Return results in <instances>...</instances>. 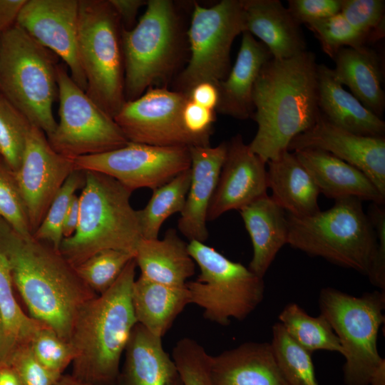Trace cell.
<instances>
[{
  "label": "cell",
  "instance_id": "obj_51",
  "mask_svg": "<svg viewBox=\"0 0 385 385\" xmlns=\"http://www.w3.org/2000/svg\"><path fill=\"white\" fill-rule=\"evenodd\" d=\"M16 346V344L8 333L0 310V366L9 364V359Z\"/></svg>",
  "mask_w": 385,
  "mask_h": 385
},
{
  "label": "cell",
  "instance_id": "obj_11",
  "mask_svg": "<svg viewBox=\"0 0 385 385\" xmlns=\"http://www.w3.org/2000/svg\"><path fill=\"white\" fill-rule=\"evenodd\" d=\"M245 31L242 0H222L210 7L194 3L186 32L190 57L186 67L175 78V91L188 96L199 83L217 86L231 69L233 41Z\"/></svg>",
  "mask_w": 385,
  "mask_h": 385
},
{
  "label": "cell",
  "instance_id": "obj_54",
  "mask_svg": "<svg viewBox=\"0 0 385 385\" xmlns=\"http://www.w3.org/2000/svg\"><path fill=\"white\" fill-rule=\"evenodd\" d=\"M369 385H385V365L378 370Z\"/></svg>",
  "mask_w": 385,
  "mask_h": 385
},
{
  "label": "cell",
  "instance_id": "obj_3",
  "mask_svg": "<svg viewBox=\"0 0 385 385\" xmlns=\"http://www.w3.org/2000/svg\"><path fill=\"white\" fill-rule=\"evenodd\" d=\"M136 263L130 260L105 292L85 302L75 318L69 342L72 376L91 385H115L122 354L137 321L132 304Z\"/></svg>",
  "mask_w": 385,
  "mask_h": 385
},
{
  "label": "cell",
  "instance_id": "obj_53",
  "mask_svg": "<svg viewBox=\"0 0 385 385\" xmlns=\"http://www.w3.org/2000/svg\"><path fill=\"white\" fill-rule=\"evenodd\" d=\"M54 385H91L85 383L71 374H62L56 381Z\"/></svg>",
  "mask_w": 385,
  "mask_h": 385
},
{
  "label": "cell",
  "instance_id": "obj_28",
  "mask_svg": "<svg viewBox=\"0 0 385 385\" xmlns=\"http://www.w3.org/2000/svg\"><path fill=\"white\" fill-rule=\"evenodd\" d=\"M267 183L271 197L288 214L306 216L319 211V190L312 177L294 153L286 150L270 160Z\"/></svg>",
  "mask_w": 385,
  "mask_h": 385
},
{
  "label": "cell",
  "instance_id": "obj_27",
  "mask_svg": "<svg viewBox=\"0 0 385 385\" xmlns=\"http://www.w3.org/2000/svg\"><path fill=\"white\" fill-rule=\"evenodd\" d=\"M337 81L371 113L381 118L385 108L382 66L377 52L367 46L341 48L333 59Z\"/></svg>",
  "mask_w": 385,
  "mask_h": 385
},
{
  "label": "cell",
  "instance_id": "obj_2",
  "mask_svg": "<svg viewBox=\"0 0 385 385\" xmlns=\"http://www.w3.org/2000/svg\"><path fill=\"white\" fill-rule=\"evenodd\" d=\"M317 65L315 54L307 50L287 59L272 58L261 69L252 93L257 130L248 145L266 163L317 121Z\"/></svg>",
  "mask_w": 385,
  "mask_h": 385
},
{
  "label": "cell",
  "instance_id": "obj_26",
  "mask_svg": "<svg viewBox=\"0 0 385 385\" xmlns=\"http://www.w3.org/2000/svg\"><path fill=\"white\" fill-rule=\"evenodd\" d=\"M134 260L140 276L169 286L185 287L195 271L188 244L174 229L168 230L162 240L141 238Z\"/></svg>",
  "mask_w": 385,
  "mask_h": 385
},
{
  "label": "cell",
  "instance_id": "obj_33",
  "mask_svg": "<svg viewBox=\"0 0 385 385\" xmlns=\"http://www.w3.org/2000/svg\"><path fill=\"white\" fill-rule=\"evenodd\" d=\"M270 344L279 367L289 385H319L312 353L297 344L279 322L272 327Z\"/></svg>",
  "mask_w": 385,
  "mask_h": 385
},
{
  "label": "cell",
  "instance_id": "obj_20",
  "mask_svg": "<svg viewBox=\"0 0 385 385\" xmlns=\"http://www.w3.org/2000/svg\"><path fill=\"white\" fill-rule=\"evenodd\" d=\"M212 385H289L267 342H245L210 356Z\"/></svg>",
  "mask_w": 385,
  "mask_h": 385
},
{
  "label": "cell",
  "instance_id": "obj_7",
  "mask_svg": "<svg viewBox=\"0 0 385 385\" xmlns=\"http://www.w3.org/2000/svg\"><path fill=\"white\" fill-rule=\"evenodd\" d=\"M57 59L16 24L0 36V93L47 137L57 125Z\"/></svg>",
  "mask_w": 385,
  "mask_h": 385
},
{
  "label": "cell",
  "instance_id": "obj_29",
  "mask_svg": "<svg viewBox=\"0 0 385 385\" xmlns=\"http://www.w3.org/2000/svg\"><path fill=\"white\" fill-rule=\"evenodd\" d=\"M161 339L137 323L125 347L123 369L116 384L166 385L178 371Z\"/></svg>",
  "mask_w": 385,
  "mask_h": 385
},
{
  "label": "cell",
  "instance_id": "obj_55",
  "mask_svg": "<svg viewBox=\"0 0 385 385\" xmlns=\"http://www.w3.org/2000/svg\"><path fill=\"white\" fill-rule=\"evenodd\" d=\"M166 385H183V384L178 373H177L167 382Z\"/></svg>",
  "mask_w": 385,
  "mask_h": 385
},
{
  "label": "cell",
  "instance_id": "obj_49",
  "mask_svg": "<svg viewBox=\"0 0 385 385\" xmlns=\"http://www.w3.org/2000/svg\"><path fill=\"white\" fill-rule=\"evenodd\" d=\"M26 0H0V36L16 25Z\"/></svg>",
  "mask_w": 385,
  "mask_h": 385
},
{
  "label": "cell",
  "instance_id": "obj_34",
  "mask_svg": "<svg viewBox=\"0 0 385 385\" xmlns=\"http://www.w3.org/2000/svg\"><path fill=\"white\" fill-rule=\"evenodd\" d=\"M0 310L11 338L16 345L29 344L42 324L25 314L14 294L10 267L0 250Z\"/></svg>",
  "mask_w": 385,
  "mask_h": 385
},
{
  "label": "cell",
  "instance_id": "obj_40",
  "mask_svg": "<svg viewBox=\"0 0 385 385\" xmlns=\"http://www.w3.org/2000/svg\"><path fill=\"white\" fill-rule=\"evenodd\" d=\"M384 0H341L340 13L359 32L367 44L384 37Z\"/></svg>",
  "mask_w": 385,
  "mask_h": 385
},
{
  "label": "cell",
  "instance_id": "obj_16",
  "mask_svg": "<svg viewBox=\"0 0 385 385\" xmlns=\"http://www.w3.org/2000/svg\"><path fill=\"white\" fill-rule=\"evenodd\" d=\"M79 0H26L16 25L61 58L83 91L86 81L78 56Z\"/></svg>",
  "mask_w": 385,
  "mask_h": 385
},
{
  "label": "cell",
  "instance_id": "obj_46",
  "mask_svg": "<svg viewBox=\"0 0 385 385\" xmlns=\"http://www.w3.org/2000/svg\"><path fill=\"white\" fill-rule=\"evenodd\" d=\"M287 9L299 25H307L339 13L341 0H289Z\"/></svg>",
  "mask_w": 385,
  "mask_h": 385
},
{
  "label": "cell",
  "instance_id": "obj_5",
  "mask_svg": "<svg viewBox=\"0 0 385 385\" xmlns=\"http://www.w3.org/2000/svg\"><path fill=\"white\" fill-rule=\"evenodd\" d=\"M125 101L153 86L164 85L178 70L183 54L184 33L175 3L149 0L138 23L122 29Z\"/></svg>",
  "mask_w": 385,
  "mask_h": 385
},
{
  "label": "cell",
  "instance_id": "obj_13",
  "mask_svg": "<svg viewBox=\"0 0 385 385\" xmlns=\"http://www.w3.org/2000/svg\"><path fill=\"white\" fill-rule=\"evenodd\" d=\"M73 160L76 170L106 174L132 192L143 188L153 190L191 165L188 146H155L132 142L113 150Z\"/></svg>",
  "mask_w": 385,
  "mask_h": 385
},
{
  "label": "cell",
  "instance_id": "obj_23",
  "mask_svg": "<svg viewBox=\"0 0 385 385\" xmlns=\"http://www.w3.org/2000/svg\"><path fill=\"white\" fill-rule=\"evenodd\" d=\"M246 31L256 36L274 59H287L307 51L301 27L279 0H242Z\"/></svg>",
  "mask_w": 385,
  "mask_h": 385
},
{
  "label": "cell",
  "instance_id": "obj_47",
  "mask_svg": "<svg viewBox=\"0 0 385 385\" xmlns=\"http://www.w3.org/2000/svg\"><path fill=\"white\" fill-rule=\"evenodd\" d=\"M188 96L194 103L215 111L219 101L217 86L210 82L199 83L190 90Z\"/></svg>",
  "mask_w": 385,
  "mask_h": 385
},
{
  "label": "cell",
  "instance_id": "obj_36",
  "mask_svg": "<svg viewBox=\"0 0 385 385\" xmlns=\"http://www.w3.org/2000/svg\"><path fill=\"white\" fill-rule=\"evenodd\" d=\"M134 257L133 254L123 250H105L97 252L75 268L83 282L98 295L115 283Z\"/></svg>",
  "mask_w": 385,
  "mask_h": 385
},
{
  "label": "cell",
  "instance_id": "obj_19",
  "mask_svg": "<svg viewBox=\"0 0 385 385\" xmlns=\"http://www.w3.org/2000/svg\"><path fill=\"white\" fill-rule=\"evenodd\" d=\"M189 148L190 183L178 227L190 241L204 242L208 237L207 212L225 158L227 143L215 147L191 146Z\"/></svg>",
  "mask_w": 385,
  "mask_h": 385
},
{
  "label": "cell",
  "instance_id": "obj_21",
  "mask_svg": "<svg viewBox=\"0 0 385 385\" xmlns=\"http://www.w3.org/2000/svg\"><path fill=\"white\" fill-rule=\"evenodd\" d=\"M308 170L319 192L334 200L355 197L384 205L383 195L360 170L332 154L314 148L293 152Z\"/></svg>",
  "mask_w": 385,
  "mask_h": 385
},
{
  "label": "cell",
  "instance_id": "obj_38",
  "mask_svg": "<svg viewBox=\"0 0 385 385\" xmlns=\"http://www.w3.org/2000/svg\"><path fill=\"white\" fill-rule=\"evenodd\" d=\"M306 26L320 42L322 51L332 59L342 48L367 46L365 36L355 29L340 12Z\"/></svg>",
  "mask_w": 385,
  "mask_h": 385
},
{
  "label": "cell",
  "instance_id": "obj_10",
  "mask_svg": "<svg viewBox=\"0 0 385 385\" xmlns=\"http://www.w3.org/2000/svg\"><path fill=\"white\" fill-rule=\"evenodd\" d=\"M188 248L200 273L185 286L190 303L203 309L205 319L228 325L231 319H245L262 302L263 278L204 242L190 241Z\"/></svg>",
  "mask_w": 385,
  "mask_h": 385
},
{
  "label": "cell",
  "instance_id": "obj_44",
  "mask_svg": "<svg viewBox=\"0 0 385 385\" xmlns=\"http://www.w3.org/2000/svg\"><path fill=\"white\" fill-rule=\"evenodd\" d=\"M181 117L185 130L200 145H210L212 125L216 119L215 111L201 106L188 98L183 106Z\"/></svg>",
  "mask_w": 385,
  "mask_h": 385
},
{
  "label": "cell",
  "instance_id": "obj_8",
  "mask_svg": "<svg viewBox=\"0 0 385 385\" xmlns=\"http://www.w3.org/2000/svg\"><path fill=\"white\" fill-rule=\"evenodd\" d=\"M121 31L109 0H79L78 56L85 92L112 118L125 102Z\"/></svg>",
  "mask_w": 385,
  "mask_h": 385
},
{
  "label": "cell",
  "instance_id": "obj_45",
  "mask_svg": "<svg viewBox=\"0 0 385 385\" xmlns=\"http://www.w3.org/2000/svg\"><path fill=\"white\" fill-rule=\"evenodd\" d=\"M381 206L372 203L368 215L376 234L377 246L367 276L374 285L385 290V210Z\"/></svg>",
  "mask_w": 385,
  "mask_h": 385
},
{
  "label": "cell",
  "instance_id": "obj_18",
  "mask_svg": "<svg viewBox=\"0 0 385 385\" xmlns=\"http://www.w3.org/2000/svg\"><path fill=\"white\" fill-rule=\"evenodd\" d=\"M266 164L244 143L240 134L227 142L225 158L210 203L207 221L230 210H239L267 195Z\"/></svg>",
  "mask_w": 385,
  "mask_h": 385
},
{
  "label": "cell",
  "instance_id": "obj_37",
  "mask_svg": "<svg viewBox=\"0 0 385 385\" xmlns=\"http://www.w3.org/2000/svg\"><path fill=\"white\" fill-rule=\"evenodd\" d=\"M85 171L75 170L66 179L53 202L43 221L33 236L59 250L63 239L62 228L65 217L76 192L83 188Z\"/></svg>",
  "mask_w": 385,
  "mask_h": 385
},
{
  "label": "cell",
  "instance_id": "obj_30",
  "mask_svg": "<svg viewBox=\"0 0 385 385\" xmlns=\"http://www.w3.org/2000/svg\"><path fill=\"white\" fill-rule=\"evenodd\" d=\"M190 303L186 286L163 284L140 275L134 282L132 304L137 323L157 337L162 338L165 334Z\"/></svg>",
  "mask_w": 385,
  "mask_h": 385
},
{
  "label": "cell",
  "instance_id": "obj_32",
  "mask_svg": "<svg viewBox=\"0 0 385 385\" xmlns=\"http://www.w3.org/2000/svg\"><path fill=\"white\" fill-rule=\"evenodd\" d=\"M279 320L289 337L307 351L327 350L342 354L339 340L322 314L312 317L297 304L289 303L279 314Z\"/></svg>",
  "mask_w": 385,
  "mask_h": 385
},
{
  "label": "cell",
  "instance_id": "obj_12",
  "mask_svg": "<svg viewBox=\"0 0 385 385\" xmlns=\"http://www.w3.org/2000/svg\"><path fill=\"white\" fill-rule=\"evenodd\" d=\"M57 85L59 121L47 137L55 151L74 160L129 143L113 118L73 81L65 65L57 67Z\"/></svg>",
  "mask_w": 385,
  "mask_h": 385
},
{
  "label": "cell",
  "instance_id": "obj_4",
  "mask_svg": "<svg viewBox=\"0 0 385 385\" xmlns=\"http://www.w3.org/2000/svg\"><path fill=\"white\" fill-rule=\"evenodd\" d=\"M79 198V222L74 234L63 238L59 251L76 267L98 252L119 250L135 255L142 238L132 191L112 177L85 171Z\"/></svg>",
  "mask_w": 385,
  "mask_h": 385
},
{
  "label": "cell",
  "instance_id": "obj_31",
  "mask_svg": "<svg viewBox=\"0 0 385 385\" xmlns=\"http://www.w3.org/2000/svg\"><path fill=\"white\" fill-rule=\"evenodd\" d=\"M190 178V168L153 190L145 207L136 210L142 238H158L163 223L174 213H181L185 207Z\"/></svg>",
  "mask_w": 385,
  "mask_h": 385
},
{
  "label": "cell",
  "instance_id": "obj_22",
  "mask_svg": "<svg viewBox=\"0 0 385 385\" xmlns=\"http://www.w3.org/2000/svg\"><path fill=\"white\" fill-rule=\"evenodd\" d=\"M235 63L227 76L217 84L219 101L215 111L245 120L254 113L252 93L264 65L272 58L268 48L251 34H242Z\"/></svg>",
  "mask_w": 385,
  "mask_h": 385
},
{
  "label": "cell",
  "instance_id": "obj_43",
  "mask_svg": "<svg viewBox=\"0 0 385 385\" xmlns=\"http://www.w3.org/2000/svg\"><path fill=\"white\" fill-rule=\"evenodd\" d=\"M9 365L23 385H54L58 376L46 369L34 357L28 344L17 345Z\"/></svg>",
  "mask_w": 385,
  "mask_h": 385
},
{
  "label": "cell",
  "instance_id": "obj_35",
  "mask_svg": "<svg viewBox=\"0 0 385 385\" xmlns=\"http://www.w3.org/2000/svg\"><path fill=\"white\" fill-rule=\"evenodd\" d=\"M32 124L0 93V158L15 173Z\"/></svg>",
  "mask_w": 385,
  "mask_h": 385
},
{
  "label": "cell",
  "instance_id": "obj_17",
  "mask_svg": "<svg viewBox=\"0 0 385 385\" xmlns=\"http://www.w3.org/2000/svg\"><path fill=\"white\" fill-rule=\"evenodd\" d=\"M314 148L328 152L362 171L385 196V138L359 135L339 128L321 113L308 130L295 136L289 151Z\"/></svg>",
  "mask_w": 385,
  "mask_h": 385
},
{
  "label": "cell",
  "instance_id": "obj_9",
  "mask_svg": "<svg viewBox=\"0 0 385 385\" xmlns=\"http://www.w3.org/2000/svg\"><path fill=\"white\" fill-rule=\"evenodd\" d=\"M319 309L337 336L345 358L346 385H369L385 365L377 349L380 327L384 323L385 291L355 297L333 288L320 292Z\"/></svg>",
  "mask_w": 385,
  "mask_h": 385
},
{
  "label": "cell",
  "instance_id": "obj_14",
  "mask_svg": "<svg viewBox=\"0 0 385 385\" xmlns=\"http://www.w3.org/2000/svg\"><path fill=\"white\" fill-rule=\"evenodd\" d=\"M188 96L166 87L148 88L125 101L113 119L129 142L155 146H202L185 129L182 110Z\"/></svg>",
  "mask_w": 385,
  "mask_h": 385
},
{
  "label": "cell",
  "instance_id": "obj_42",
  "mask_svg": "<svg viewBox=\"0 0 385 385\" xmlns=\"http://www.w3.org/2000/svg\"><path fill=\"white\" fill-rule=\"evenodd\" d=\"M0 217L21 235H33L14 173L1 158Z\"/></svg>",
  "mask_w": 385,
  "mask_h": 385
},
{
  "label": "cell",
  "instance_id": "obj_15",
  "mask_svg": "<svg viewBox=\"0 0 385 385\" xmlns=\"http://www.w3.org/2000/svg\"><path fill=\"white\" fill-rule=\"evenodd\" d=\"M74 160L53 150L46 135L32 125L15 179L34 234L56 194L75 170Z\"/></svg>",
  "mask_w": 385,
  "mask_h": 385
},
{
  "label": "cell",
  "instance_id": "obj_24",
  "mask_svg": "<svg viewBox=\"0 0 385 385\" xmlns=\"http://www.w3.org/2000/svg\"><path fill=\"white\" fill-rule=\"evenodd\" d=\"M239 211L253 247L248 268L263 278L278 252L288 242L287 215L267 194Z\"/></svg>",
  "mask_w": 385,
  "mask_h": 385
},
{
  "label": "cell",
  "instance_id": "obj_25",
  "mask_svg": "<svg viewBox=\"0 0 385 385\" xmlns=\"http://www.w3.org/2000/svg\"><path fill=\"white\" fill-rule=\"evenodd\" d=\"M317 82L319 109L326 120L356 135L384 137L385 122L344 88L333 68L318 64Z\"/></svg>",
  "mask_w": 385,
  "mask_h": 385
},
{
  "label": "cell",
  "instance_id": "obj_50",
  "mask_svg": "<svg viewBox=\"0 0 385 385\" xmlns=\"http://www.w3.org/2000/svg\"><path fill=\"white\" fill-rule=\"evenodd\" d=\"M79 198L76 195L73 197L63 225V238L71 237L76 232L79 222Z\"/></svg>",
  "mask_w": 385,
  "mask_h": 385
},
{
  "label": "cell",
  "instance_id": "obj_41",
  "mask_svg": "<svg viewBox=\"0 0 385 385\" xmlns=\"http://www.w3.org/2000/svg\"><path fill=\"white\" fill-rule=\"evenodd\" d=\"M172 359L183 385H212L210 355L194 339L179 340L173 349Z\"/></svg>",
  "mask_w": 385,
  "mask_h": 385
},
{
  "label": "cell",
  "instance_id": "obj_6",
  "mask_svg": "<svg viewBox=\"0 0 385 385\" xmlns=\"http://www.w3.org/2000/svg\"><path fill=\"white\" fill-rule=\"evenodd\" d=\"M361 202L346 197L335 200L327 210L309 215L287 214V244L309 255L368 275L377 240Z\"/></svg>",
  "mask_w": 385,
  "mask_h": 385
},
{
  "label": "cell",
  "instance_id": "obj_1",
  "mask_svg": "<svg viewBox=\"0 0 385 385\" xmlns=\"http://www.w3.org/2000/svg\"><path fill=\"white\" fill-rule=\"evenodd\" d=\"M0 250L29 316L69 342L81 306L97 296L59 250L17 232L0 217Z\"/></svg>",
  "mask_w": 385,
  "mask_h": 385
},
{
  "label": "cell",
  "instance_id": "obj_39",
  "mask_svg": "<svg viewBox=\"0 0 385 385\" xmlns=\"http://www.w3.org/2000/svg\"><path fill=\"white\" fill-rule=\"evenodd\" d=\"M34 357L46 369L60 376L74 359L71 343L44 324L37 329L28 344Z\"/></svg>",
  "mask_w": 385,
  "mask_h": 385
},
{
  "label": "cell",
  "instance_id": "obj_52",
  "mask_svg": "<svg viewBox=\"0 0 385 385\" xmlns=\"http://www.w3.org/2000/svg\"><path fill=\"white\" fill-rule=\"evenodd\" d=\"M0 385H23L16 372L9 364L0 366Z\"/></svg>",
  "mask_w": 385,
  "mask_h": 385
},
{
  "label": "cell",
  "instance_id": "obj_48",
  "mask_svg": "<svg viewBox=\"0 0 385 385\" xmlns=\"http://www.w3.org/2000/svg\"><path fill=\"white\" fill-rule=\"evenodd\" d=\"M109 2L119 17L122 29L125 30L135 26L139 9L147 4L143 0H109Z\"/></svg>",
  "mask_w": 385,
  "mask_h": 385
}]
</instances>
